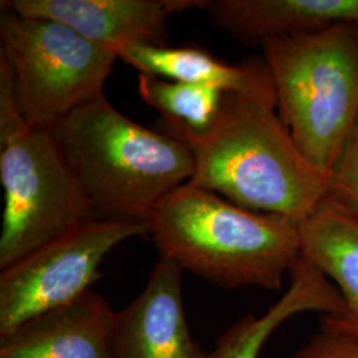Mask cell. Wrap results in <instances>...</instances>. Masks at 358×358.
Instances as JSON below:
<instances>
[{
  "mask_svg": "<svg viewBox=\"0 0 358 358\" xmlns=\"http://www.w3.org/2000/svg\"><path fill=\"white\" fill-rule=\"evenodd\" d=\"M145 235L148 222L94 219L0 269V336L90 291L115 245Z\"/></svg>",
  "mask_w": 358,
  "mask_h": 358,
  "instance_id": "7",
  "label": "cell"
},
{
  "mask_svg": "<svg viewBox=\"0 0 358 358\" xmlns=\"http://www.w3.org/2000/svg\"><path fill=\"white\" fill-rule=\"evenodd\" d=\"M289 278L291 284L282 299L260 317L245 315L232 324L219 336L210 358H259L272 333L303 312L344 316L345 301L336 285L303 256L289 271Z\"/></svg>",
  "mask_w": 358,
  "mask_h": 358,
  "instance_id": "12",
  "label": "cell"
},
{
  "mask_svg": "<svg viewBox=\"0 0 358 358\" xmlns=\"http://www.w3.org/2000/svg\"><path fill=\"white\" fill-rule=\"evenodd\" d=\"M115 312L88 291L0 336V358H110Z\"/></svg>",
  "mask_w": 358,
  "mask_h": 358,
  "instance_id": "10",
  "label": "cell"
},
{
  "mask_svg": "<svg viewBox=\"0 0 358 358\" xmlns=\"http://www.w3.org/2000/svg\"><path fill=\"white\" fill-rule=\"evenodd\" d=\"M292 358H358V329L327 315L320 331Z\"/></svg>",
  "mask_w": 358,
  "mask_h": 358,
  "instance_id": "16",
  "label": "cell"
},
{
  "mask_svg": "<svg viewBox=\"0 0 358 358\" xmlns=\"http://www.w3.org/2000/svg\"><path fill=\"white\" fill-rule=\"evenodd\" d=\"M0 182L4 213L0 269L99 219L52 128L28 125L0 59Z\"/></svg>",
  "mask_w": 358,
  "mask_h": 358,
  "instance_id": "4",
  "label": "cell"
},
{
  "mask_svg": "<svg viewBox=\"0 0 358 358\" xmlns=\"http://www.w3.org/2000/svg\"><path fill=\"white\" fill-rule=\"evenodd\" d=\"M117 57L140 73L213 87L223 92L264 93L275 90L264 60L232 65L198 47H157L129 43L113 48Z\"/></svg>",
  "mask_w": 358,
  "mask_h": 358,
  "instance_id": "13",
  "label": "cell"
},
{
  "mask_svg": "<svg viewBox=\"0 0 358 358\" xmlns=\"http://www.w3.org/2000/svg\"><path fill=\"white\" fill-rule=\"evenodd\" d=\"M260 47L294 145L331 176L358 115V23L269 38Z\"/></svg>",
  "mask_w": 358,
  "mask_h": 358,
  "instance_id": "5",
  "label": "cell"
},
{
  "mask_svg": "<svg viewBox=\"0 0 358 358\" xmlns=\"http://www.w3.org/2000/svg\"><path fill=\"white\" fill-rule=\"evenodd\" d=\"M138 93L165 120L167 134L185 141L207 133L217 120L223 90L140 73Z\"/></svg>",
  "mask_w": 358,
  "mask_h": 358,
  "instance_id": "15",
  "label": "cell"
},
{
  "mask_svg": "<svg viewBox=\"0 0 358 358\" xmlns=\"http://www.w3.org/2000/svg\"><path fill=\"white\" fill-rule=\"evenodd\" d=\"M148 223L159 257L224 289L279 291L301 256L299 223L234 205L192 182L164 198Z\"/></svg>",
  "mask_w": 358,
  "mask_h": 358,
  "instance_id": "2",
  "label": "cell"
},
{
  "mask_svg": "<svg viewBox=\"0 0 358 358\" xmlns=\"http://www.w3.org/2000/svg\"><path fill=\"white\" fill-rule=\"evenodd\" d=\"M182 275L177 263L159 257L141 294L115 312L110 358H210L186 320Z\"/></svg>",
  "mask_w": 358,
  "mask_h": 358,
  "instance_id": "8",
  "label": "cell"
},
{
  "mask_svg": "<svg viewBox=\"0 0 358 358\" xmlns=\"http://www.w3.org/2000/svg\"><path fill=\"white\" fill-rule=\"evenodd\" d=\"M0 59L24 121L47 127L103 93L117 55L71 27L1 8Z\"/></svg>",
  "mask_w": 358,
  "mask_h": 358,
  "instance_id": "6",
  "label": "cell"
},
{
  "mask_svg": "<svg viewBox=\"0 0 358 358\" xmlns=\"http://www.w3.org/2000/svg\"><path fill=\"white\" fill-rule=\"evenodd\" d=\"M51 128L99 219L148 222L164 198L192 180L187 143L137 124L103 93Z\"/></svg>",
  "mask_w": 358,
  "mask_h": 358,
  "instance_id": "3",
  "label": "cell"
},
{
  "mask_svg": "<svg viewBox=\"0 0 358 358\" xmlns=\"http://www.w3.org/2000/svg\"><path fill=\"white\" fill-rule=\"evenodd\" d=\"M299 231L301 256L320 269L345 301V313L338 319L358 329L357 215L327 198Z\"/></svg>",
  "mask_w": 358,
  "mask_h": 358,
  "instance_id": "14",
  "label": "cell"
},
{
  "mask_svg": "<svg viewBox=\"0 0 358 358\" xmlns=\"http://www.w3.org/2000/svg\"><path fill=\"white\" fill-rule=\"evenodd\" d=\"M328 199L358 217V115L329 176Z\"/></svg>",
  "mask_w": 358,
  "mask_h": 358,
  "instance_id": "17",
  "label": "cell"
},
{
  "mask_svg": "<svg viewBox=\"0 0 358 358\" xmlns=\"http://www.w3.org/2000/svg\"><path fill=\"white\" fill-rule=\"evenodd\" d=\"M183 142L194 155L190 182L234 205L300 224L328 198L329 176L294 145L275 90L224 92L211 129Z\"/></svg>",
  "mask_w": 358,
  "mask_h": 358,
  "instance_id": "1",
  "label": "cell"
},
{
  "mask_svg": "<svg viewBox=\"0 0 358 358\" xmlns=\"http://www.w3.org/2000/svg\"><path fill=\"white\" fill-rule=\"evenodd\" d=\"M0 8L51 19L113 50L129 43L167 45L171 15L205 8L206 0H3Z\"/></svg>",
  "mask_w": 358,
  "mask_h": 358,
  "instance_id": "9",
  "label": "cell"
},
{
  "mask_svg": "<svg viewBox=\"0 0 358 358\" xmlns=\"http://www.w3.org/2000/svg\"><path fill=\"white\" fill-rule=\"evenodd\" d=\"M214 27L244 44L358 23V0H207Z\"/></svg>",
  "mask_w": 358,
  "mask_h": 358,
  "instance_id": "11",
  "label": "cell"
}]
</instances>
